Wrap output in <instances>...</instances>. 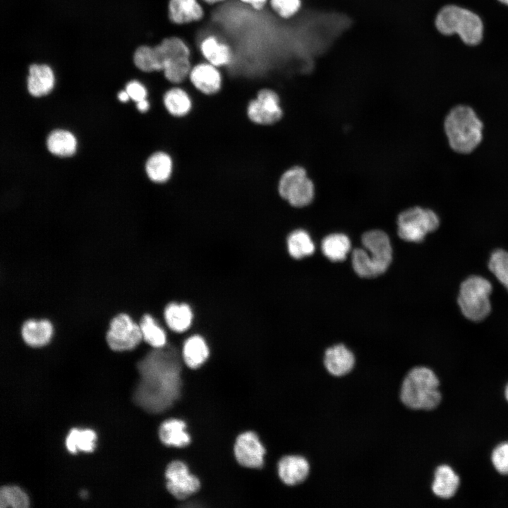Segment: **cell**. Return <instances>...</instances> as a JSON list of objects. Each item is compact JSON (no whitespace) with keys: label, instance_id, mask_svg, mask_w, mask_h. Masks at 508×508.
I'll return each instance as SVG.
<instances>
[{"label":"cell","instance_id":"24","mask_svg":"<svg viewBox=\"0 0 508 508\" xmlns=\"http://www.w3.org/2000/svg\"><path fill=\"white\" fill-rule=\"evenodd\" d=\"M186 424L179 419H169L163 422L159 429V437L166 445L182 447L190 442L186 432Z\"/></svg>","mask_w":508,"mask_h":508},{"label":"cell","instance_id":"29","mask_svg":"<svg viewBox=\"0 0 508 508\" xmlns=\"http://www.w3.org/2000/svg\"><path fill=\"white\" fill-rule=\"evenodd\" d=\"M287 246L289 254L296 259L310 255L315 250L311 237L303 229L294 230L289 235Z\"/></svg>","mask_w":508,"mask_h":508},{"label":"cell","instance_id":"9","mask_svg":"<svg viewBox=\"0 0 508 508\" xmlns=\"http://www.w3.org/2000/svg\"><path fill=\"white\" fill-rule=\"evenodd\" d=\"M248 120L259 126H272L283 117L284 111L279 95L276 90L264 87L251 99L246 107Z\"/></svg>","mask_w":508,"mask_h":508},{"label":"cell","instance_id":"21","mask_svg":"<svg viewBox=\"0 0 508 508\" xmlns=\"http://www.w3.org/2000/svg\"><path fill=\"white\" fill-rule=\"evenodd\" d=\"M54 75L45 64H32L29 68L28 90L30 95L40 97L49 93L54 87Z\"/></svg>","mask_w":508,"mask_h":508},{"label":"cell","instance_id":"8","mask_svg":"<svg viewBox=\"0 0 508 508\" xmlns=\"http://www.w3.org/2000/svg\"><path fill=\"white\" fill-rule=\"evenodd\" d=\"M399 236L409 242H421L425 236L440 225L437 214L421 207H413L401 212L397 217Z\"/></svg>","mask_w":508,"mask_h":508},{"label":"cell","instance_id":"14","mask_svg":"<svg viewBox=\"0 0 508 508\" xmlns=\"http://www.w3.org/2000/svg\"><path fill=\"white\" fill-rule=\"evenodd\" d=\"M199 49L205 61L219 68L232 61L233 52L229 44L214 34H207L201 39Z\"/></svg>","mask_w":508,"mask_h":508},{"label":"cell","instance_id":"16","mask_svg":"<svg viewBox=\"0 0 508 508\" xmlns=\"http://www.w3.org/2000/svg\"><path fill=\"white\" fill-rule=\"evenodd\" d=\"M309 473V462L301 456H286L278 463L279 476L282 482L288 485H296L303 483Z\"/></svg>","mask_w":508,"mask_h":508},{"label":"cell","instance_id":"41","mask_svg":"<svg viewBox=\"0 0 508 508\" xmlns=\"http://www.w3.org/2000/svg\"><path fill=\"white\" fill-rule=\"evenodd\" d=\"M504 396H505L507 401H508V384L507 385L505 389H504Z\"/></svg>","mask_w":508,"mask_h":508},{"label":"cell","instance_id":"20","mask_svg":"<svg viewBox=\"0 0 508 508\" xmlns=\"http://www.w3.org/2000/svg\"><path fill=\"white\" fill-rule=\"evenodd\" d=\"M460 483L458 475L448 465L437 466L434 473L432 491L442 499L452 497L456 492Z\"/></svg>","mask_w":508,"mask_h":508},{"label":"cell","instance_id":"26","mask_svg":"<svg viewBox=\"0 0 508 508\" xmlns=\"http://www.w3.org/2000/svg\"><path fill=\"white\" fill-rule=\"evenodd\" d=\"M209 356L208 346L202 337L193 335L189 337L183 347V359L190 368L200 367Z\"/></svg>","mask_w":508,"mask_h":508},{"label":"cell","instance_id":"5","mask_svg":"<svg viewBox=\"0 0 508 508\" xmlns=\"http://www.w3.org/2000/svg\"><path fill=\"white\" fill-rule=\"evenodd\" d=\"M445 130L454 150L468 153L481 140L483 123L471 107L460 105L452 109L447 116Z\"/></svg>","mask_w":508,"mask_h":508},{"label":"cell","instance_id":"28","mask_svg":"<svg viewBox=\"0 0 508 508\" xmlns=\"http://www.w3.org/2000/svg\"><path fill=\"white\" fill-rule=\"evenodd\" d=\"M47 146L51 153L67 157L75 152L76 140L73 135L67 131L54 130L47 137Z\"/></svg>","mask_w":508,"mask_h":508},{"label":"cell","instance_id":"4","mask_svg":"<svg viewBox=\"0 0 508 508\" xmlns=\"http://www.w3.org/2000/svg\"><path fill=\"white\" fill-rule=\"evenodd\" d=\"M437 30L446 36L458 35L469 46L480 44L483 37L484 25L481 18L464 7L449 4L443 6L435 20Z\"/></svg>","mask_w":508,"mask_h":508},{"label":"cell","instance_id":"17","mask_svg":"<svg viewBox=\"0 0 508 508\" xmlns=\"http://www.w3.org/2000/svg\"><path fill=\"white\" fill-rule=\"evenodd\" d=\"M324 365L332 375L344 376L353 368L355 357L353 353L344 344H337L325 351Z\"/></svg>","mask_w":508,"mask_h":508},{"label":"cell","instance_id":"37","mask_svg":"<svg viewBox=\"0 0 508 508\" xmlns=\"http://www.w3.org/2000/svg\"><path fill=\"white\" fill-rule=\"evenodd\" d=\"M242 4L250 6L255 11H262L267 5L269 0H239Z\"/></svg>","mask_w":508,"mask_h":508},{"label":"cell","instance_id":"35","mask_svg":"<svg viewBox=\"0 0 508 508\" xmlns=\"http://www.w3.org/2000/svg\"><path fill=\"white\" fill-rule=\"evenodd\" d=\"M491 461L495 470L502 475H508V442L495 447L491 454Z\"/></svg>","mask_w":508,"mask_h":508},{"label":"cell","instance_id":"7","mask_svg":"<svg viewBox=\"0 0 508 508\" xmlns=\"http://www.w3.org/2000/svg\"><path fill=\"white\" fill-rule=\"evenodd\" d=\"M492 285L485 278L471 276L461 284L458 303L463 315L468 320L479 322L484 320L491 311L489 296Z\"/></svg>","mask_w":508,"mask_h":508},{"label":"cell","instance_id":"27","mask_svg":"<svg viewBox=\"0 0 508 508\" xmlns=\"http://www.w3.org/2000/svg\"><path fill=\"white\" fill-rule=\"evenodd\" d=\"M323 254L333 262L346 259L351 249V241L344 234H331L324 238L321 246Z\"/></svg>","mask_w":508,"mask_h":508},{"label":"cell","instance_id":"42","mask_svg":"<svg viewBox=\"0 0 508 508\" xmlns=\"http://www.w3.org/2000/svg\"><path fill=\"white\" fill-rule=\"evenodd\" d=\"M502 4L508 6V0H497Z\"/></svg>","mask_w":508,"mask_h":508},{"label":"cell","instance_id":"11","mask_svg":"<svg viewBox=\"0 0 508 508\" xmlns=\"http://www.w3.org/2000/svg\"><path fill=\"white\" fill-rule=\"evenodd\" d=\"M167 488L176 498L183 500L200 488L199 480L190 474L186 465L181 461L171 462L165 471Z\"/></svg>","mask_w":508,"mask_h":508},{"label":"cell","instance_id":"15","mask_svg":"<svg viewBox=\"0 0 508 508\" xmlns=\"http://www.w3.org/2000/svg\"><path fill=\"white\" fill-rule=\"evenodd\" d=\"M168 17L174 25H188L202 20L205 10L200 0H169Z\"/></svg>","mask_w":508,"mask_h":508},{"label":"cell","instance_id":"32","mask_svg":"<svg viewBox=\"0 0 508 508\" xmlns=\"http://www.w3.org/2000/svg\"><path fill=\"white\" fill-rule=\"evenodd\" d=\"M29 499L25 492L19 487L6 485L0 489V507L27 508Z\"/></svg>","mask_w":508,"mask_h":508},{"label":"cell","instance_id":"18","mask_svg":"<svg viewBox=\"0 0 508 508\" xmlns=\"http://www.w3.org/2000/svg\"><path fill=\"white\" fill-rule=\"evenodd\" d=\"M163 104L167 112L174 118L187 116L193 107L190 95L179 85L172 86L164 93Z\"/></svg>","mask_w":508,"mask_h":508},{"label":"cell","instance_id":"3","mask_svg":"<svg viewBox=\"0 0 508 508\" xmlns=\"http://www.w3.org/2000/svg\"><path fill=\"white\" fill-rule=\"evenodd\" d=\"M439 385L438 377L432 370L415 367L402 381L400 399L404 406L413 410H433L442 399Z\"/></svg>","mask_w":508,"mask_h":508},{"label":"cell","instance_id":"6","mask_svg":"<svg viewBox=\"0 0 508 508\" xmlns=\"http://www.w3.org/2000/svg\"><path fill=\"white\" fill-rule=\"evenodd\" d=\"M186 58H191L188 44L179 37L171 36L156 45L139 47L134 53L133 62L143 72H162L169 64Z\"/></svg>","mask_w":508,"mask_h":508},{"label":"cell","instance_id":"10","mask_svg":"<svg viewBox=\"0 0 508 508\" xmlns=\"http://www.w3.org/2000/svg\"><path fill=\"white\" fill-rule=\"evenodd\" d=\"M143 338L140 325L125 313L116 315L110 322L107 341L115 351L130 350Z\"/></svg>","mask_w":508,"mask_h":508},{"label":"cell","instance_id":"13","mask_svg":"<svg viewBox=\"0 0 508 508\" xmlns=\"http://www.w3.org/2000/svg\"><path fill=\"white\" fill-rule=\"evenodd\" d=\"M265 450L258 435L248 431L241 434L234 445V454L238 462L248 468H260L264 463Z\"/></svg>","mask_w":508,"mask_h":508},{"label":"cell","instance_id":"30","mask_svg":"<svg viewBox=\"0 0 508 508\" xmlns=\"http://www.w3.org/2000/svg\"><path fill=\"white\" fill-rule=\"evenodd\" d=\"M95 440L96 433L92 430L73 428L66 437V447L71 453H76L78 450L90 452L95 448Z\"/></svg>","mask_w":508,"mask_h":508},{"label":"cell","instance_id":"31","mask_svg":"<svg viewBox=\"0 0 508 508\" xmlns=\"http://www.w3.org/2000/svg\"><path fill=\"white\" fill-rule=\"evenodd\" d=\"M143 339L155 349L165 346L167 337L164 330L150 315H144L140 322Z\"/></svg>","mask_w":508,"mask_h":508},{"label":"cell","instance_id":"25","mask_svg":"<svg viewBox=\"0 0 508 508\" xmlns=\"http://www.w3.org/2000/svg\"><path fill=\"white\" fill-rule=\"evenodd\" d=\"M164 318L168 327L176 332H183L191 325L193 313L185 303H169L164 310Z\"/></svg>","mask_w":508,"mask_h":508},{"label":"cell","instance_id":"38","mask_svg":"<svg viewBox=\"0 0 508 508\" xmlns=\"http://www.w3.org/2000/svg\"><path fill=\"white\" fill-rule=\"evenodd\" d=\"M136 107L140 112H146L150 107V104L149 102L145 99L137 102Z\"/></svg>","mask_w":508,"mask_h":508},{"label":"cell","instance_id":"33","mask_svg":"<svg viewBox=\"0 0 508 508\" xmlns=\"http://www.w3.org/2000/svg\"><path fill=\"white\" fill-rule=\"evenodd\" d=\"M488 267L490 272L508 290V252L503 249L494 250L490 255Z\"/></svg>","mask_w":508,"mask_h":508},{"label":"cell","instance_id":"23","mask_svg":"<svg viewBox=\"0 0 508 508\" xmlns=\"http://www.w3.org/2000/svg\"><path fill=\"white\" fill-rule=\"evenodd\" d=\"M53 329L49 321L45 319H30L24 322L21 334L24 341L32 346L47 344L52 334Z\"/></svg>","mask_w":508,"mask_h":508},{"label":"cell","instance_id":"34","mask_svg":"<svg viewBox=\"0 0 508 508\" xmlns=\"http://www.w3.org/2000/svg\"><path fill=\"white\" fill-rule=\"evenodd\" d=\"M270 8L282 18H289L295 15L300 8V0H269Z\"/></svg>","mask_w":508,"mask_h":508},{"label":"cell","instance_id":"39","mask_svg":"<svg viewBox=\"0 0 508 508\" xmlns=\"http://www.w3.org/2000/svg\"><path fill=\"white\" fill-rule=\"evenodd\" d=\"M200 1L203 4L213 6V5H217V4L223 3L227 0H200Z\"/></svg>","mask_w":508,"mask_h":508},{"label":"cell","instance_id":"40","mask_svg":"<svg viewBox=\"0 0 508 508\" xmlns=\"http://www.w3.org/2000/svg\"><path fill=\"white\" fill-rule=\"evenodd\" d=\"M129 97H130L126 90H122L118 94V98L121 102H126Z\"/></svg>","mask_w":508,"mask_h":508},{"label":"cell","instance_id":"19","mask_svg":"<svg viewBox=\"0 0 508 508\" xmlns=\"http://www.w3.org/2000/svg\"><path fill=\"white\" fill-rule=\"evenodd\" d=\"M315 195V185L306 172L298 177L289 186L284 200L294 207L301 208L310 205Z\"/></svg>","mask_w":508,"mask_h":508},{"label":"cell","instance_id":"36","mask_svg":"<svg viewBox=\"0 0 508 508\" xmlns=\"http://www.w3.org/2000/svg\"><path fill=\"white\" fill-rule=\"evenodd\" d=\"M126 91L130 98L136 102L146 99L147 95L145 87L137 80H132L127 83Z\"/></svg>","mask_w":508,"mask_h":508},{"label":"cell","instance_id":"1","mask_svg":"<svg viewBox=\"0 0 508 508\" xmlns=\"http://www.w3.org/2000/svg\"><path fill=\"white\" fill-rule=\"evenodd\" d=\"M140 379L133 394L143 409L159 413L171 405L179 395L181 365L175 349L159 348L150 352L137 365Z\"/></svg>","mask_w":508,"mask_h":508},{"label":"cell","instance_id":"2","mask_svg":"<svg viewBox=\"0 0 508 508\" xmlns=\"http://www.w3.org/2000/svg\"><path fill=\"white\" fill-rule=\"evenodd\" d=\"M365 249L356 248L352 252V265L361 277H375L384 273L392 259V249L387 234L375 229L362 236Z\"/></svg>","mask_w":508,"mask_h":508},{"label":"cell","instance_id":"12","mask_svg":"<svg viewBox=\"0 0 508 508\" xmlns=\"http://www.w3.org/2000/svg\"><path fill=\"white\" fill-rule=\"evenodd\" d=\"M188 80L199 92L211 96L217 94L221 90L223 75L219 68L203 61L192 66L188 75Z\"/></svg>","mask_w":508,"mask_h":508},{"label":"cell","instance_id":"22","mask_svg":"<svg viewBox=\"0 0 508 508\" xmlns=\"http://www.w3.org/2000/svg\"><path fill=\"white\" fill-rule=\"evenodd\" d=\"M173 169L171 157L162 151L152 154L145 163V171L148 178L157 183L168 181L172 175Z\"/></svg>","mask_w":508,"mask_h":508}]
</instances>
